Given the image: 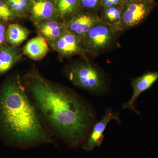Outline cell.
Masks as SVG:
<instances>
[{"label":"cell","instance_id":"23","mask_svg":"<svg viewBox=\"0 0 158 158\" xmlns=\"http://www.w3.org/2000/svg\"><path fill=\"white\" fill-rule=\"evenodd\" d=\"M134 1H146V0H134Z\"/></svg>","mask_w":158,"mask_h":158},{"label":"cell","instance_id":"3","mask_svg":"<svg viewBox=\"0 0 158 158\" xmlns=\"http://www.w3.org/2000/svg\"><path fill=\"white\" fill-rule=\"evenodd\" d=\"M120 32L101 20L82 38L84 52L95 56L106 52L115 45Z\"/></svg>","mask_w":158,"mask_h":158},{"label":"cell","instance_id":"17","mask_svg":"<svg viewBox=\"0 0 158 158\" xmlns=\"http://www.w3.org/2000/svg\"><path fill=\"white\" fill-rule=\"evenodd\" d=\"M79 2L83 11L98 14L101 8L102 0H79Z\"/></svg>","mask_w":158,"mask_h":158},{"label":"cell","instance_id":"1","mask_svg":"<svg viewBox=\"0 0 158 158\" xmlns=\"http://www.w3.org/2000/svg\"><path fill=\"white\" fill-rule=\"evenodd\" d=\"M27 86L44 121L69 147H78L88 138L93 110L84 99L49 81L38 72L26 77Z\"/></svg>","mask_w":158,"mask_h":158},{"label":"cell","instance_id":"13","mask_svg":"<svg viewBox=\"0 0 158 158\" xmlns=\"http://www.w3.org/2000/svg\"><path fill=\"white\" fill-rule=\"evenodd\" d=\"M21 51L16 47L2 45L0 47V75L5 73L19 60Z\"/></svg>","mask_w":158,"mask_h":158},{"label":"cell","instance_id":"12","mask_svg":"<svg viewBox=\"0 0 158 158\" xmlns=\"http://www.w3.org/2000/svg\"><path fill=\"white\" fill-rule=\"evenodd\" d=\"M23 52L30 59L39 60L45 57L49 51L48 43L43 37L38 36L26 44Z\"/></svg>","mask_w":158,"mask_h":158},{"label":"cell","instance_id":"15","mask_svg":"<svg viewBox=\"0 0 158 158\" xmlns=\"http://www.w3.org/2000/svg\"><path fill=\"white\" fill-rule=\"evenodd\" d=\"M123 5L101 8L98 12L99 17L102 21L120 30Z\"/></svg>","mask_w":158,"mask_h":158},{"label":"cell","instance_id":"22","mask_svg":"<svg viewBox=\"0 0 158 158\" xmlns=\"http://www.w3.org/2000/svg\"><path fill=\"white\" fill-rule=\"evenodd\" d=\"M16 1L26 12H28V8L31 0H16Z\"/></svg>","mask_w":158,"mask_h":158},{"label":"cell","instance_id":"7","mask_svg":"<svg viewBox=\"0 0 158 158\" xmlns=\"http://www.w3.org/2000/svg\"><path fill=\"white\" fill-rule=\"evenodd\" d=\"M51 45L62 57H70L84 52L81 38L67 30Z\"/></svg>","mask_w":158,"mask_h":158},{"label":"cell","instance_id":"16","mask_svg":"<svg viewBox=\"0 0 158 158\" xmlns=\"http://www.w3.org/2000/svg\"><path fill=\"white\" fill-rule=\"evenodd\" d=\"M30 31L18 24H11L7 29L6 40L11 46H19L28 36Z\"/></svg>","mask_w":158,"mask_h":158},{"label":"cell","instance_id":"14","mask_svg":"<svg viewBox=\"0 0 158 158\" xmlns=\"http://www.w3.org/2000/svg\"><path fill=\"white\" fill-rule=\"evenodd\" d=\"M57 17L64 21L83 11L79 0H55Z\"/></svg>","mask_w":158,"mask_h":158},{"label":"cell","instance_id":"21","mask_svg":"<svg viewBox=\"0 0 158 158\" xmlns=\"http://www.w3.org/2000/svg\"><path fill=\"white\" fill-rule=\"evenodd\" d=\"M7 31L6 25L2 22L0 21V47L3 45L6 40V33Z\"/></svg>","mask_w":158,"mask_h":158},{"label":"cell","instance_id":"10","mask_svg":"<svg viewBox=\"0 0 158 158\" xmlns=\"http://www.w3.org/2000/svg\"><path fill=\"white\" fill-rule=\"evenodd\" d=\"M158 80V71H148L141 76L133 79L131 83V87L133 89L132 96L128 102L123 105V108L132 110L139 114V112L136 110L134 106L136 100L142 92L151 88Z\"/></svg>","mask_w":158,"mask_h":158},{"label":"cell","instance_id":"2","mask_svg":"<svg viewBox=\"0 0 158 158\" xmlns=\"http://www.w3.org/2000/svg\"><path fill=\"white\" fill-rule=\"evenodd\" d=\"M44 121L18 77L3 84L0 88V139L5 144L21 148L56 144Z\"/></svg>","mask_w":158,"mask_h":158},{"label":"cell","instance_id":"11","mask_svg":"<svg viewBox=\"0 0 158 158\" xmlns=\"http://www.w3.org/2000/svg\"><path fill=\"white\" fill-rule=\"evenodd\" d=\"M36 25L40 36L50 44L66 30L64 21L59 22L56 19L42 21Z\"/></svg>","mask_w":158,"mask_h":158},{"label":"cell","instance_id":"9","mask_svg":"<svg viewBox=\"0 0 158 158\" xmlns=\"http://www.w3.org/2000/svg\"><path fill=\"white\" fill-rule=\"evenodd\" d=\"M28 12L35 24L42 21L58 18L55 0H31Z\"/></svg>","mask_w":158,"mask_h":158},{"label":"cell","instance_id":"5","mask_svg":"<svg viewBox=\"0 0 158 158\" xmlns=\"http://www.w3.org/2000/svg\"><path fill=\"white\" fill-rule=\"evenodd\" d=\"M157 6L155 0H125L123 5L119 30L123 32L141 24Z\"/></svg>","mask_w":158,"mask_h":158},{"label":"cell","instance_id":"18","mask_svg":"<svg viewBox=\"0 0 158 158\" xmlns=\"http://www.w3.org/2000/svg\"><path fill=\"white\" fill-rule=\"evenodd\" d=\"M17 16L5 1L0 0V21L7 22L15 19Z\"/></svg>","mask_w":158,"mask_h":158},{"label":"cell","instance_id":"6","mask_svg":"<svg viewBox=\"0 0 158 158\" xmlns=\"http://www.w3.org/2000/svg\"><path fill=\"white\" fill-rule=\"evenodd\" d=\"M101 20L98 14L83 10L65 20L64 22L66 30L82 39Z\"/></svg>","mask_w":158,"mask_h":158},{"label":"cell","instance_id":"8","mask_svg":"<svg viewBox=\"0 0 158 158\" xmlns=\"http://www.w3.org/2000/svg\"><path fill=\"white\" fill-rule=\"evenodd\" d=\"M117 120L119 122V119L116 113L110 108L106 110L104 116L100 121L98 122L94 127L91 134L87 138V140L83 144V149L90 151L94 147L101 145L104 138V132L106 130L108 123L111 120Z\"/></svg>","mask_w":158,"mask_h":158},{"label":"cell","instance_id":"19","mask_svg":"<svg viewBox=\"0 0 158 158\" xmlns=\"http://www.w3.org/2000/svg\"><path fill=\"white\" fill-rule=\"evenodd\" d=\"M6 4L17 15V16H24L27 12L21 7L16 0H5Z\"/></svg>","mask_w":158,"mask_h":158},{"label":"cell","instance_id":"20","mask_svg":"<svg viewBox=\"0 0 158 158\" xmlns=\"http://www.w3.org/2000/svg\"><path fill=\"white\" fill-rule=\"evenodd\" d=\"M125 1V0H102L101 8H108L113 6L123 5Z\"/></svg>","mask_w":158,"mask_h":158},{"label":"cell","instance_id":"4","mask_svg":"<svg viewBox=\"0 0 158 158\" xmlns=\"http://www.w3.org/2000/svg\"><path fill=\"white\" fill-rule=\"evenodd\" d=\"M67 76L72 83L79 88L94 93H100L106 88L104 77L95 67L88 63L72 65Z\"/></svg>","mask_w":158,"mask_h":158}]
</instances>
